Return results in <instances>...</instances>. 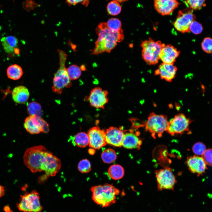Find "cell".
Here are the masks:
<instances>
[{
  "instance_id": "obj_30",
  "label": "cell",
  "mask_w": 212,
  "mask_h": 212,
  "mask_svg": "<svg viewBox=\"0 0 212 212\" xmlns=\"http://www.w3.org/2000/svg\"><path fill=\"white\" fill-rule=\"evenodd\" d=\"M69 77L71 80L78 79L81 76L82 72L81 68L75 64H72L67 69Z\"/></svg>"
},
{
  "instance_id": "obj_36",
  "label": "cell",
  "mask_w": 212,
  "mask_h": 212,
  "mask_svg": "<svg viewBox=\"0 0 212 212\" xmlns=\"http://www.w3.org/2000/svg\"><path fill=\"white\" fill-rule=\"evenodd\" d=\"M202 155L206 164L212 166V149L206 150Z\"/></svg>"
},
{
  "instance_id": "obj_5",
  "label": "cell",
  "mask_w": 212,
  "mask_h": 212,
  "mask_svg": "<svg viewBox=\"0 0 212 212\" xmlns=\"http://www.w3.org/2000/svg\"><path fill=\"white\" fill-rule=\"evenodd\" d=\"M165 45L159 40L155 41L151 38L142 41L140 46L142 59L148 65L157 64L160 60L161 51Z\"/></svg>"
},
{
  "instance_id": "obj_25",
  "label": "cell",
  "mask_w": 212,
  "mask_h": 212,
  "mask_svg": "<svg viewBox=\"0 0 212 212\" xmlns=\"http://www.w3.org/2000/svg\"><path fill=\"white\" fill-rule=\"evenodd\" d=\"M72 143L78 147L85 148L89 144V138L87 133L80 132L73 137Z\"/></svg>"
},
{
  "instance_id": "obj_7",
  "label": "cell",
  "mask_w": 212,
  "mask_h": 212,
  "mask_svg": "<svg viewBox=\"0 0 212 212\" xmlns=\"http://www.w3.org/2000/svg\"><path fill=\"white\" fill-rule=\"evenodd\" d=\"M19 210L23 212H41L43 207L40 204L39 193L35 190L26 192L21 196L20 202L17 204Z\"/></svg>"
},
{
  "instance_id": "obj_42",
  "label": "cell",
  "mask_w": 212,
  "mask_h": 212,
  "mask_svg": "<svg viewBox=\"0 0 212 212\" xmlns=\"http://www.w3.org/2000/svg\"><path fill=\"white\" fill-rule=\"evenodd\" d=\"M112 1H117L118 2L121 3L124 2H125L128 0H112Z\"/></svg>"
},
{
  "instance_id": "obj_13",
  "label": "cell",
  "mask_w": 212,
  "mask_h": 212,
  "mask_svg": "<svg viewBox=\"0 0 212 212\" xmlns=\"http://www.w3.org/2000/svg\"><path fill=\"white\" fill-rule=\"evenodd\" d=\"M87 134L89 138V146L94 149H99L106 144L105 131L97 127L90 128Z\"/></svg>"
},
{
  "instance_id": "obj_27",
  "label": "cell",
  "mask_w": 212,
  "mask_h": 212,
  "mask_svg": "<svg viewBox=\"0 0 212 212\" xmlns=\"http://www.w3.org/2000/svg\"><path fill=\"white\" fill-rule=\"evenodd\" d=\"M27 111L30 115L41 117L42 114L41 106L37 102L32 101L28 104Z\"/></svg>"
},
{
  "instance_id": "obj_2",
  "label": "cell",
  "mask_w": 212,
  "mask_h": 212,
  "mask_svg": "<svg viewBox=\"0 0 212 212\" xmlns=\"http://www.w3.org/2000/svg\"><path fill=\"white\" fill-rule=\"evenodd\" d=\"M92 198L97 205L102 207H108L115 203L119 190L112 184L105 183L92 187Z\"/></svg>"
},
{
  "instance_id": "obj_14",
  "label": "cell",
  "mask_w": 212,
  "mask_h": 212,
  "mask_svg": "<svg viewBox=\"0 0 212 212\" xmlns=\"http://www.w3.org/2000/svg\"><path fill=\"white\" fill-rule=\"evenodd\" d=\"M108 92L100 87L93 89L88 100L91 105L97 108H103L108 102Z\"/></svg>"
},
{
  "instance_id": "obj_19",
  "label": "cell",
  "mask_w": 212,
  "mask_h": 212,
  "mask_svg": "<svg viewBox=\"0 0 212 212\" xmlns=\"http://www.w3.org/2000/svg\"><path fill=\"white\" fill-rule=\"evenodd\" d=\"M180 4L173 0H154V6L157 11L163 16L170 15Z\"/></svg>"
},
{
  "instance_id": "obj_32",
  "label": "cell",
  "mask_w": 212,
  "mask_h": 212,
  "mask_svg": "<svg viewBox=\"0 0 212 212\" xmlns=\"http://www.w3.org/2000/svg\"><path fill=\"white\" fill-rule=\"evenodd\" d=\"M78 170L82 173H87L91 170V164L90 161L87 159L80 160L78 165Z\"/></svg>"
},
{
  "instance_id": "obj_37",
  "label": "cell",
  "mask_w": 212,
  "mask_h": 212,
  "mask_svg": "<svg viewBox=\"0 0 212 212\" xmlns=\"http://www.w3.org/2000/svg\"><path fill=\"white\" fill-rule=\"evenodd\" d=\"M39 6V5L32 0H25L23 4L24 8L28 11L33 10Z\"/></svg>"
},
{
  "instance_id": "obj_18",
  "label": "cell",
  "mask_w": 212,
  "mask_h": 212,
  "mask_svg": "<svg viewBox=\"0 0 212 212\" xmlns=\"http://www.w3.org/2000/svg\"><path fill=\"white\" fill-rule=\"evenodd\" d=\"M177 69L174 64L163 63L155 71V75H159L161 79L170 82L175 78Z\"/></svg>"
},
{
  "instance_id": "obj_6",
  "label": "cell",
  "mask_w": 212,
  "mask_h": 212,
  "mask_svg": "<svg viewBox=\"0 0 212 212\" xmlns=\"http://www.w3.org/2000/svg\"><path fill=\"white\" fill-rule=\"evenodd\" d=\"M168 125L166 115L153 112L150 114L147 121L144 122V127L146 131L155 138L156 136L161 137L164 132H166Z\"/></svg>"
},
{
  "instance_id": "obj_28",
  "label": "cell",
  "mask_w": 212,
  "mask_h": 212,
  "mask_svg": "<svg viewBox=\"0 0 212 212\" xmlns=\"http://www.w3.org/2000/svg\"><path fill=\"white\" fill-rule=\"evenodd\" d=\"M106 24L107 28L112 32H119L122 30V23L118 19L111 18L108 20Z\"/></svg>"
},
{
  "instance_id": "obj_29",
  "label": "cell",
  "mask_w": 212,
  "mask_h": 212,
  "mask_svg": "<svg viewBox=\"0 0 212 212\" xmlns=\"http://www.w3.org/2000/svg\"><path fill=\"white\" fill-rule=\"evenodd\" d=\"M107 9L108 13L112 16L119 14L121 10V7L117 1H112L108 4Z\"/></svg>"
},
{
  "instance_id": "obj_15",
  "label": "cell",
  "mask_w": 212,
  "mask_h": 212,
  "mask_svg": "<svg viewBox=\"0 0 212 212\" xmlns=\"http://www.w3.org/2000/svg\"><path fill=\"white\" fill-rule=\"evenodd\" d=\"M106 143L115 147L122 146L125 133L122 130L116 127H110L105 131Z\"/></svg>"
},
{
  "instance_id": "obj_43",
  "label": "cell",
  "mask_w": 212,
  "mask_h": 212,
  "mask_svg": "<svg viewBox=\"0 0 212 212\" xmlns=\"http://www.w3.org/2000/svg\"><path fill=\"white\" fill-rule=\"evenodd\" d=\"M174 0V1H176V0Z\"/></svg>"
},
{
  "instance_id": "obj_20",
  "label": "cell",
  "mask_w": 212,
  "mask_h": 212,
  "mask_svg": "<svg viewBox=\"0 0 212 212\" xmlns=\"http://www.w3.org/2000/svg\"><path fill=\"white\" fill-rule=\"evenodd\" d=\"M139 132H130L125 133L122 142V146L128 149L139 148L142 144V141L139 137Z\"/></svg>"
},
{
  "instance_id": "obj_4",
  "label": "cell",
  "mask_w": 212,
  "mask_h": 212,
  "mask_svg": "<svg viewBox=\"0 0 212 212\" xmlns=\"http://www.w3.org/2000/svg\"><path fill=\"white\" fill-rule=\"evenodd\" d=\"M59 57L60 67L54 74L53 79L52 91L57 94H61L65 87H70L72 83L65 67L67 55L63 51L58 49Z\"/></svg>"
},
{
  "instance_id": "obj_23",
  "label": "cell",
  "mask_w": 212,
  "mask_h": 212,
  "mask_svg": "<svg viewBox=\"0 0 212 212\" xmlns=\"http://www.w3.org/2000/svg\"><path fill=\"white\" fill-rule=\"evenodd\" d=\"M108 172L109 176L112 179L118 180L122 178L124 175L123 167L118 164H114L110 166Z\"/></svg>"
},
{
  "instance_id": "obj_10",
  "label": "cell",
  "mask_w": 212,
  "mask_h": 212,
  "mask_svg": "<svg viewBox=\"0 0 212 212\" xmlns=\"http://www.w3.org/2000/svg\"><path fill=\"white\" fill-rule=\"evenodd\" d=\"M61 166L60 160L49 151L46 154L43 165V171H44L45 174L39 178V182L42 183L49 177L55 176Z\"/></svg>"
},
{
  "instance_id": "obj_24",
  "label": "cell",
  "mask_w": 212,
  "mask_h": 212,
  "mask_svg": "<svg viewBox=\"0 0 212 212\" xmlns=\"http://www.w3.org/2000/svg\"><path fill=\"white\" fill-rule=\"evenodd\" d=\"M23 74V72L21 67L16 64H13L10 66L7 69V77L12 80H19L22 76Z\"/></svg>"
},
{
  "instance_id": "obj_21",
  "label": "cell",
  "mask_w": 212,
  "mask_h": 212,
  "mask_svg": "<svg viewBox=\"0 0 212 212\" xmlns=\"http://www.w3.org/2000/svg\"><path fill=\"white\" fill-rule=\"evenodd\" d=\"M12 96L15 102L19 104H23L28 99L29 93L26 87L23 86H19L13 89Z\"/></svg>"
},
{
  "instance_id": "obj_34",
  "label": "cell",
  "mask_w": 212,
  "mask_h": 212,
  "mask_svg": "<svg viewBox=\"0 0 212 212\" xmlns=\"http://www.w3.org/2000/svg\"><path fill=\"white\" fill-rule=\"evenodd\" d=\"M203 29L202 24L195 21L192 22L189 26V31L196 35L201 33L203 31Z\"/></svg>"
},
{
  "instance_id": "obj_9",
  "label": "cell",
  "mask_w": 212,
  "mask_h": 212,
  "mask_svg": "<svg viewBox=\"0 0 212 212\" xmlns=\"http://www.w3.org/2000/svg\"><path fill=\"white\" fill-rule=\"evenodd\" d=\"M155 174L158 191L173 190L176 180L171 168L167 167L157 170Z\"/></svg>"
},
{
  "instance_id": "obj_41",
  "label": "cell",
  "mask_w": 212,
  "mask_h": 212,
  "mask_svg": "<svg viewBox=\"0 0 212 212\" xmlns=\"http://www.w3.org/2000/svg\"><path fill=\"white\" fill-rule=\"evenodd\" d=\"M14 52L16 54H19V49L17 48H16L14 50Z\"/></svg>"
},
{
  "instance_id": "obj_26",
  "label": "cell",
  "mask_w": 212,
  "mask_h": 212,
  "mask_svg": "<svg viewBox=\"0 0 212 212\" xmlns=\"http://www.w3.org/2000/svg\"><path fill=\"white\" fill-rule=\"evenodd\" d=\"M101 157L104 163H111L116 160L117 158V154L114 150L107 148L102 152Z\"/></svg>"
},
{
  "instance_id": "obj_12",
  "label": "cell",
  "mask_w": 212,
  "mask_h": 212,
  "mask_svg": "<svg viewBox=\"0 0 212 212\" xmlns=\"http://www.w3.org/2000/svg\"><path fill=\"white\" fill-rule=\"evenodd\" d=\"M24 126L26 131L32 134L47 133L49 130L47 122L41 117L34 115H29L26 118Z\"/></svg>"
},
{
  "instance_id": "obj_40",
  "label": "cell",
  "mask_w": 212,
  "mask_h": 212,
  "mask_svg": "<svg viewBox=\"0 0 212 212\" xmlns=\"http://www.w3.org/2000/svg\"><path fill=\"white\" fill-rule=\"evenodd\" d=\"M4 211L6 212H10V211H11L9 208V207H7V206L4 208Z\"/></svg>"
},
{
  "instance_id": "obj_8",
  "label": "cell",
  "mask_w": 212,
  "mask_h": 212,
  "mask_svg": "<svg viewBox=\"0 0 212 212\" xmlns=\"http://www.w3.org/2000/svg\"><path fill=\"white\" fill-rule=\"evenodd\" d=\"M192 121L183 114H178L169 121L166 132L173 136L181 135L189 130Z\"/></svg>"
},
{
  "instance_id": "obj_31",
  "label": "cell",
  "mask_w": 212,
  "mask_h": 212,
  "mask_svg": "<svg viewBox=\"0 0 212 212\" xmlns=\"http://www.w3.org/2000/svg\"><path fill=\"white\" fill-rule=\"evenodd\" d=\"M206 0H186L187 5L193 10H197L201 9L206 5Z\"/></svg>"
},
{
  "instance_id": "obj_1",
  "label": "cell",
  "mask_w": 212,
  "mask_h": 212,
  "mask_svg": "<svg viewBox=\"0 0 212 212\" xmlns=\"http://www.w3.org/2000/svg\"><path fill=\"white\" fill-rule=\"evenodd\" d=\"M96 32L98 37L95 42L91 54L97 55L105 52L110 53L117 45V42H122L124 38L122 29L119 32H113L107 27L106 22L100 23Z\"/></svg>"
},
{
  "instance_id": "obj_39",
  "label": "cell",
  "mask_w": 212,
  "mask_h": 212,
  "mask_svg": "<svg viewBox=\"0 0 212 212\" xmlns=\"http://www.w3.org/2000/svg\"><path fill=\"white\" fill-rule=\"evenodd\" d=\"M4 188L3 186L0 184V198L4 196Z\"/></svg>"
},
{
  "instance_id": "obj_33",
  "label": "cell",
  "mask_w": 212,
  "mask_h": 212,
  "mask_svg": "<svg viewBox=\"0 0 212 212\" xmlns=\"http://www.w3.org/2000/svg\"><path fill=\"white\" fill-rule=\"evenodd\" d=\"M201 47L205 52L208 54L212 53V38L208 37L205 38L201 43Z\"/></svg>"
},
{
  "instance_id": "obj_3",
  "label": "cell",
  "mask_w": 212,
  "mask_h": 212,
  "mask_svg": "<svg viewBox=\"0 0 212 212\" xmlns=\"http://www.w3.org/2000/svg\"><path fill=\"white\" fill-rule=\"evenodd\" d=\"M48 151L42 145L28 148L24 155V163L33 173L42 171L46 156Z\"/></svg>"
},
{
  "instance_id": "obj_35",
  "label": "cell",
  "mask_w": 212,
  "mask_h": 212,
  "mask_svg": "<svg viewBox=\"0 0 212 212\" xmlns=\"http://www.w3.org/2000/svg\"><path fill=\"white\" fill-rule=\"evenodd\" d=\"M193 153L197 155H202L206 150L205 145L201 142L195 143L192 148Z\"/></svg>"
},
{
  "instance_id": "obj_38",
  "label": "cell",
  "mask_w": 212,
  "mask_h": 212,
  "mask_svg": "<svg viewBox=\"0 0 212 212\" xmlns=\"http://www.w3.org/2000/svg\"><path fill=\"white\" fill-rule=\"evenodd\" d=\"M90 0H66V3L69 6L75 5L81 3L86 7L87 6Z\"/></svg>"
},
{
  "instance_id": "obj_16",
  "label": "cell",
  "mask_w": 212,
  "mask_h": 212,
  "mask_svg": "<svg viewBox=\"0 0 212 212\" xmlns=\"http://www.w3.org/2000/svg\"><path fill=\"white\" fill-rule=\"evenodd\" d=\"M186 163L191 172L196 174L198 176L202 175L207 169L206 164L203 158L198 156L188 157Z\"/></svg>"
},
{
  "instance_id": "obj_11",
  "label": "cell",
  "mask_w": 212,
  "mask_h": 212,
  "mask_svg": "<svg viewBox=\"0 0 212 212\" xmlns=\"http://www.w3.org/2000/svg\"><path fill=\"white\" fill-rule=\"evenodd\" d=\"M192 10L189 8L179 11L176 19L172 23L177 31L183 33L189 32L190 26L196 19Z\"/></svg>"
},
{
  "instance_id": "obj_22",
  "label": "cell",
  "mask_w": 212,
  "mask_h": 212,
  "mask_svg": "<svg viewBox=\"0 0 212 212\" xmlns=\"http://www.w3.org/2000/svg\"><path fill=\"white\" fill-rule=\"evenodd\" d=\"M1 42L4 49L8 53H13L15 49L17 48L18 40L14 36H10L3 37Z\"/></svg>"
},
{
  "instance_id": "obj_17",
  "label": "cell",
  "mask_w": 212,
  "mask_h": 212,
  "mask_svg": "<svg viewBox=\"0 0 212 212\" xmlns=\"http://www.w3.org/2000/svg\"><path fill=\"white\" fill-rule=\"evenodd\" d=\"M180 51L170 44L165 45L162 48L159 55V58L163 63L174 64L179 56Z\"/></svg>"
}]
</instances>
